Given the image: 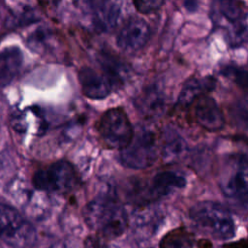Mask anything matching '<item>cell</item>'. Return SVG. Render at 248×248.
Instances as JSON below:
<instances>
[{"label":"cell","mask_w":248,"mask_h":248,"mask_svg":"<svg viewBox=\"0 0 248 248\" xmlns=\"http://www.w3.org/2000/svg\"><path fill=\"white\" fill-rule=\"evenodd\" d=\"M23 63L22 53L16 46L8 47L0 52V84L9 83L19 73Z\"/></svg>","instance_id":"obj_18"},{"label":"cell","mask_w":248,"mask_h":248,"mask_svg":"<svg viewBox=\"0 0 248 248\" xmlns=\"http://www.w3.org/2000/svg\"><path fill=\"white\" fill-rule=\"evenodd\" d=\"M151 30L148 23L141 17H130L120 29L116 43L125 53L135 54L141 50L150 39Z\"/></svg>","instance_id":"obj_10"},{"label":"cell","mask_w":248,"mask_h":248,"mask_svg":"<svg viewBox=\"0 0 248 248\" xmlns=\"http://www.w3.org/2000/svg\"><path fill=\"white\" fill-rule=\"evenodd\" d=\"M194 103V118L200 126L208 132H218L224 128V114L212 97L203 95Z\"/></svg>","instance_id":"obj_11"},{"label":"cell","mask_w":248,"mask_h":248,"mask_svg":"<svg viewBox=\"0 0 248 248\" xmlns=\"http://www.w3.org/2000/svg\"><path fill=\"white\" fill-rule=\"evenodd\" d=\"M97 130L103 144L109 149H124L134 135L132 123L122 108L106 110L97 123Z\"/></svg>","instance_id":"obj_6"},{"label":"cell","mask_w":248,"mask_h":248,"mask_svg":"<svg viewBox=\"0 0 248 248\" xmlns=\"http://www.w3.org/2000/svg\"><path fill=\"white\" fill-rule=\"evenodd\" d=\"M37 190L66 194L78 185V176L74 166L66 160H58L39 169L32 178Z\"/></svg>","instance_id":"obj_5"},{"label":"cell","mask_w":248,"mask_h":248,"mask_svg":"<svg viewBox=\"0 0 248 248\" xmlns=\"http://www.w3.org/2000/svg\"><path fill=\"white\" fill-rule=\"evenodd\" d=\"M228 248H247V245H246V242L245 240H242L241 242L238 241V242H235L233 244H232L230 247Z\"/></svg>","instance_id":"obj_25"},{"label":"cell","mask_w":248,"mask_h":248,"mask_svg":"<svg viewBox=\"0 0 248 248\" xmlns=\"http://www.w3.org/2000/svg\"><path fill=\"white\" fill-rule=\"evenodd\" d=\"M164 1L161 0H147V1H134L133 4L137 11L142 15L153 14L157 12L164 5Z\"/></svg>","instance_id":"obj_22"},{"label":"cell","mask_w":248,"mask_h":248,"mask_svg":"<svg viewBox=\"0 0 248 248\" xmlns=\"http://www.w3.org/2000/svg\"><path fill=\"white\" fill-rule=\"evenodd\" d=\"M50 248H80L76 240L63 239L54 243Z\"/></svg>","instance_id":"obj_24"},{"label":"cell","mask_w":248,"mask_h":248,"mask_svg":"<svg viewBox=\"0 0 248 248\" xmlns=\"http://www.w3.org/2000/svg\"><path fill=\"white\" fill-rule=\"evenodd\" d=\"M185 184L186 179L180 173L170 170L160 171L148 179H141L133 184L130 196L140 204L148 203L183 188Z\"/></svg>","instance_id":"obj_8"},{"label":"cell","mask_w":248,"mask_h":248,"mask_svg":"<svg viewBox=\"0 0 248 248\" xmlns=\"http://www.w3.org/2000/svg\"><path fill=\"white\" fill-rule=\"evenodd\" d=\"M193 234L184 228H177L162 238L159 248H193Z\"/></svg>","instance_id":"obj_19"},{"label":"cell","mask_w":248,"mask_h":248,"mask_svg":"<svg viewBox=\"0 0 248 248\" xmlns=\"http://www.w3.org/2000/svg\"><path fill=\"white\" fill-rule=\"evenodd\" d=\"M216 79L213 77L190 78L182 86L177 98V105L180 108L191 106L200 97L206 95L216 86Z\"/></svg>","instance_id":"obj_15"},{"label":"cell","mask_w":248,"mask_h":248,"mask_svg":"<svg viewBox=\"0 0 248 248\" xmlns=\"http://www.w3.org/2000/svg\"><path fill=\"white\" fill-rule=\"evenodd\" d=\"M107 248H118V247L113 246V245H108V247H107Z\"/></svg>","instance_id":"obj_26"},{"label":"cell","mask_w":248,"mask_h":248,"mask_svg":"<svg viewBox=\"0 0 248 248\" xmlns=\"http://www.w3.org/2000/svg\"><path fill=\"white\" fill-rule=\"evenodd\" d=\"M0 238L13 248H31L36 231L14 207L0 203Z\"/></svg>","instance_id":"obj_7"},{"label":"cell","mask_w":248,"mask_h":248,"mask_svg":"<svg viewBox=\"0 0 248 248\" xmlns=\"http://www.w3.org/2000/svg\"><path fill=\"white\" fill-rule=\"evenodd\" d=\"M239 1H217L212 3L211 18L223 29L232 46H239L247 38V13Z\"/></svg>","instance_id":"obj_4"},{"label":"cell","mask_w":248,"mask_h":248,"mask_svg":"<svg viewBox=\"0 0 248 248\" xmlns=\"http://www.w3.org/2000/svg\"><path fill=\"white\" fill-rule=\"evenodd\" d=\"M86 225L103 238L120 236L128 226V215L123 205L108 195L99 196L90 201L83 209Z\"/></svg>","instance_id":"obj_1"},{"label":"cell","mask_w":248,"mask_h":248,"mask_svg":"<svg viewBox=\"0 0 248 248\" xmlns=\"http://www.w3.org/2000/svg\"><path fill=\"white\" fill-rule=\"evenodd\" d=\"M98 63L102 69L101 73L109 81L113 90L121 87L126 81L129 68L118 56L108 51H101L98 54Z\"/></svg>","instance_id":"obj_14"},{"label":"cell","mask_w":248,"mask_h":248,"mask_svg":"<svg viewBox=\"0 0 248 248\" xmlns=\"http://www.w3.org/2000/svg\"><path fill=\"white\" fill-rule=\"evenodd\" d=\"M78 79L83 95L91 100H103L113 91L107 78L95 69L83 66L78 72Z\"/></svg>","instance_id":"obj_12"},{"label":"cell","mask_w":248,"mask_h":248,"mask_svg":"<svg viewBox=\"0 0 248 248\" xmlns=\"http://www.w3.org/2000/svg\"><path fill=\"white\" fill-rule=\"evenodd\" d=\"M189 216L202 232L218 239H229L234 234V223L229 210L222 204L203 201L194 204Z\"/></svg>","instance_id":"obj_2"},{"label":"cell","mask_w":248,"mask_h":248,"mask_svg":"<svg viewBox=\"0 0 248 248\" xmlns=\"http://www.w3.org/2000/svg\"><path fill=\"white\" fill-rule=\"evenodd\" d=\"M229 163L221 176L220 188L226 197L236 200L245 206L248 195L247 157L245 154L238 155Z\"/></svg>","instance_id":"obj_9"},{"label":"cell","mask_w":248,"mask_h":248,"mask_svg":"<svg viewBox=\"0 0 248 248\" xmlns=\"http://www.w3.org/2000/svg\"><path fill=\"white\" fill-rule=\"evenodd\" d=\"M93 26L101 32L112 30L120 15V7L116 2L93 1L86 2Z\"/></svg>","instance_id":"obj_13"},{"label":"cell","mask_w":248,"mask_h":248,"mask_svg":"<svg viewBox=\"0 0 248 248\" xmlns=\"http://www.w3.org/2000/svg\"><path fill=\"white\" fill-rule=\"evenodd\" d=\"M159 155L160 144L155 132L138 126L129 144L120 150V162L128 169L145 170L155 164Z\"/></svg>","instance_id":"obj_3"},{"label":"cell","mask_w":248,"mask_h":248,"mask_svg":"<svg viewBox=\"0 0 248 248\" xmlns=\"http://www.w3.org/2000/svg\"><path fill=\"white\" fill-rule=\"evenodd\" d=\"M108 245L101 236H89L84 241V248H107Z\"/></svg>","instance_id":"obj_23"},{"label":"cell","mask_w":248,"mask_h":248,"mask_svg":"<svg viewBox=\"0 0 248 248\" xmlns=\"http://www.w3.org/2000/svg\"><path fill=\"white\" fill-rule=\"evenodd\" d=\"M157 216L151 212L138 214L135 219V229L139 234L148 235L153 233L157 227Z\"/></svg>","instance_id":"obj_20"},{"label":"cell","mask_w":248,"mask_h":248,"mask_svg":"<svg viewBox=\"0 0 248 248\" xmlns=\"http://www.w3.org/2000/svg\"><path fill=\"white\" fill-rule=\"evenodd\" d=\"M137 108L140 114L146 118L158 117L165 109V96L157 87H148L139 96Z\"/></svg>","instance_id":"obj_17"},{"label":"cell","mask_w":248,"mask_h":248,"mask_svg":"<svg viewBox=\"0 0 248 248\" xmlns=\"http://www.w3.org/2000/svg\"><path fill=\"white\" fill-rule=\"evenodd\" d=\"M160 155L167 164L180 160L187 151V142L172 128H166L161 135Z\"/></svg>","instance_id":"obj_16"},{"label":"cell","mask_w":248,"mask_h":248,"mask_svg":"<svg viewBox=\"0 0 248 248\" xmlns=\"http://www.w3.org/2000/svg\"><path fill=\"white\" fill-rule=\"evenodd\" d=\"M223 74L243 88L247 86V70L241 67L228 66L224 68Z\"/></svg>","instance_id":"obj_21"}]
</instances>
